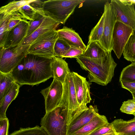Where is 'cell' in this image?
<instances>
[{"label":"cell","mask_w":135,"mask_h":135,"mask_svg":"<svg viewBox=\"0 0 135 135\" xmlns=\"http://www.w3.org/2000/svg\"><path fill=\"white\" fill-rule=\"evenodd\" d=\"M105 15L103 32L100 43L108 52H111L113 46V35L116 19L110 3L106 2L104 4Z\"/></svg>","instance_id":"cell-8"},{"label":"cell","mask_w":135,"mask_h":135,"mask_svg":"<svg viewBox=\"0 0 135 135\" xmlns=\"http://www.w3.org/2000/svg\"><path fill=\"white\" fill-rule=\"evenodd\" d=\"M46 17L37 13L34 20L30 21V24L26 37L30 35L39 27Z\"/></svg>","instance_id":"cell-31"},{"label":"cell","mask_w":135,"mask_h":135,"mask_svg":"<svg viewBox=\"0 0 135 135\" xmlns=\"http://www.w3.org/2000/svg\"><path fill=\"white\" fill-rule=\"evenodd\" d=\"M120 82L122 88L128 90L131 93L135 92V82L122 81Z\"/></svg>","instance_id":"cell-37"},{"label":"cell","mask_w":135,"mask_h":135,"mask_svg":"<svg viewBox=\"0 0 135 135\" xmlns=\"http://www.w3.org/2000/svg\"><path fill=\"white\" fill-rule=\"evenodd\" d=\"M71 46L61 38H58L54 47V55L56 57H62L70 48Z\"/></svg>","instance_id":"cell-29"},{"label":"cell","mask_w":135,"mask_h":135,"mask_svg":"<svg viewBox=\"0 0 135 135\" xmlns=\"http://www.w3.org/2000/svg\"><path fill=\"white\" fill-rule=\"evenodd\" d=\"M44 2L40 0H34L29 4L37 13L46 16L43 10Z\"/></svg>","instance_id":"cell-35"},{"label":"cell","mask_w":135,"mask_h":135,"mask_svg":"<svg viewBox=\"0 0 135 135\" xmlns=\"http://www.w3.org/2000/svg\"><path fill=\"white\" fill-rule=\"evenodd\" d=\"M109 52L97 41H92L88 44L82 56L93 59H99L106 56Z\"/></svg>","instance_id":"cell-21"},{"label":"cell","mask_w":135,"mask_h":135,"mask_svg":"<svg viewBox=\"0 0 135 135\" xmlns=\"http://www.w3.org/2000/svg\"><path fill=\"white\" fill-rule=\"evenodd\" d=\"M57 30L59 38H62L71 46L80 48L84 51L86 46L84 44L78 33L72 28L64 26Z\"/></svg>","instance_id":"cell-15"},{"label":"cell","mask_w":135,"mask_h":135,"mask_svg":"<svg viewBox=\"0 0 135 135\" xmlns=\"http://www.w3.org/2000/svg\"><path fill=\"white\" fill-rule=\"evenodd\" d=\"M105 116L99 114L71 135H88L95 129L108 123Z\"/></svg>","instance_id":"cell-19"},{"label":"cell","mask_w":135,"mask_h":135,"mask_svg":"<svg viewBox=\"0 0 135 135\" xmlns=\"http://www.w3.org/2000/svg\"><path fill=\"white\" fill-rule=\"evenodd\" d=\"M59 25L46 16L39 27L30 35L26 37L21 45H30L36 39L44 33L56 30Z\"/></svg>","instance_id":"cell-17"},{"label":"cell","mask_w":135,"mask_h":135,"mask_svg":"<svg viewBox=\"0 0 135 135\" xmlns=\"http://www.w3.org/2000/svg\"><path fill=\"white\" fill-rule=\"evenodd\" d=\"M34 0H22L19 1H14L7 4L1 7L0 8V16L4 17L8 16L23 6L29 4Z\"/></svg>","instance_id":"cell-23"},{"label":"cell","mask_w":135,"mask_h":135,"mask_svg":"<svg viewBox=\"0 0 135 135\" xmlns=\"http://www.w3.org/2000/svg\"><path fill=\"white\" fill-rule=\"evenodd\" d=\"M110 3L116 21L122 22L135 30V5H125L120 0H112Z\"/></svg>","instance_id":"cell-11"},{"label":"cell","mask_w":135,"mask_h":135,"mask_svg":"<svg viewBox=\"0 0 135 135\" xmlns=\"http://www.w3.org/2000/svg\"><path fill=\"white\" fill-rule=\"evenodd\" d=\"M30 45L5 48L0 52V72L10 73L28 53Z\"/></svg>","instance_id":"cell-7"},{"label":"cell","mask_w":135,"mask_h":135,"mask_svg":"<svg viewBox=\"0 0 135 135\" xmlns=\"http://www.w3.org/2000/svg\"><path fill=\"white\" fill-rule=\"evenodd\" d=\"M51 59L28 53L10 73L20 85L38 84L53 78Z\"/></svg>","instance_id":"cell-1"},{"label":"cell","mask_w":135,"mask_h":135,"mask_svg":"<svg viewBox=\"0 0 135 135\" xmlns=\"http://www.w3.org/2000/svg\"><path fill=\"white\" fill-rule=\"evenodd\" d=\"M133 29L123 23L116 21L114 25L113 35V46L112 50L119 59L123 53L125 46Z\"/></svg>","instance_id":"cell-9"},{"label":"cell","mask_w":135,"mask_h":135,"mask_svg":"<svg viewBox=\"0 0 135 135\" xmlns=\"http://www.w3.org/2000/svg\"><path fill=\"white\" fill-rule=\"evenodd\" d=\"M9 135H48L45 129L41 126H36L33 127L21 128Z\"/></svg>","instance_id":"cell-27"},{"label":"cell","mask_w":135,"mask_h":135,"mask_svg":"<svg viewBox=\"0 0 135 135\" xmlns=\"http://www.w3.org/2000/svg\"><path fill=\"white\" fill-rule=\"evenodd\" d=\"M72 73L77 101L80 106L88 107L86 104L91 100L90 90L91 82L77 73Z\"/></svg>","instance_id":"cell-13"},{"label":"cell","mask_w":135,"mask_h":135,"mask_svg":"<svg viewBox=\"0 0 135 135\" xmlns=\"http://www.w3.org/2000/svg\"><path fill=\"white\" fill-rule=\"evenodd\" d=\"M133 97V99L135 100V92L131 93Z\"/></svg>","instance_id":"cell-40"},{"label":"cell","mask_w":135,"mask_h":135,"mask_svg":"<svg viewBox=\"0 0 135 135\" xmlns=\"http://www.w3.org/2000/svg\"><path fill=\"white\" fill-rule=\"evenodd\" d=\"M111 123L116 134L135 135V116L133 119L128 120L117 119Z\"/></svg>","instance_id":"cell-18"},{"label":"cell","mask_w":135,"mask_h":135,"mask_svg":"<svg viewBox=\"0 0 135 135\" xmlns=\"http://www.w3.org/2000/svg\"><path fill=\"white\" fill-rule=\"evenodd\" d=\"M120 110L122 113L135 116V100L132 99L124 102Z\"/></svg>","instance_id":"cell-32"},{"label":"cell","mask_w":135,"mask_h":135,"mask_svg":"<svg viewBox=\"0 0 135 135\" xmlns=\"http://www.w3.org/2000/svg\"><path fill=\"white\" fill-rule=\"evenodd\" d=\"M62 97L59 105L68 109V126L74 119L88 109L80 106L77 100L72 72L66 76L63 83Z\"/></svg>","instance_id":"cell-5"},{"label":"cell","mask_w":135,"mask_h":135,"mask_svg":"<svg viewBox=\"0 0 135 135\" xmlns=\"http://www.w3.org/2000/svg\"><path fill=\"white\" fill-rule=\"evenodd\" d=\"M59 38L56 30L45 33L36 39L30 45L29 54L51 59L54 56V47Z\"/></svg>","instance_id":"cell-6"},{"label":"cell","mask_w":135,"mask_h":135,"mask_svg":"<svg viewBox=\"0 0 135 135\" xmlns=\"http://www.w3.org/2000/svg\"><path fill=\"white\" fill-rule=\"evenodd\" d=\"M84 52L83 49L73 46H71L70 48L61 57L75 58L82 55Z\"/></svg>","instance_id":"cell-33"},{"label":"cell","mask_w":135,"mask_h":135,"mask_svg":"<svg viewBox=\"0 0 135 135\" xmlns=\"http://www.w3.org/2000/svg\"><path fill=\"white\" fill-rule=\"evenodd\" d=\"M119 81L135 82V62H132L123 69L120 76Z\"/></svg>","instance_id":"cell-28"},{"label":"cell","mask_w":135,"mask_h":135,"mask_svg":"<svg viewBox=\"0 0 135 135\" xmlns=\"http://www.w3.org/2000/svg\"><path fill=\"white\" fill-rule=\"evenodd\" d=\"M20 87V85L15 82L0 102V119L7 118L6 113L7 109L11 102L17 97Z\"/></svg>","instance_id":"cell-20"},{"label":"cell","mask_w":135,"mask_h":135,"mask_svg":"<svg viewBox=\"0 0 135 135\" xmlns=\"http://www.w3.org/2000/svg\"><path fill=\"white\" fill-rule=\"evenodd\" d=\"M24 19H26L17 11L6 17L0 16V26L5 28L6 32L9 31Z\"/></svg>","instance_id":"cell-22"},{"label":"cell","mask_w":135,"mask_h":135,"mask_svg":"<svg viewBox=\"0 0 135 135\" xmlns=\"http://www.w3.org/2000/svg\"><path fill=\"white\" fill-rule=\"evenodd\" d=\"M30 24V21L24 19L7 31L2 45L0 48H7L21 45L26 37Z\"/></svg>","instance_id":"cell-12"},{"label":"cell","mask_w":135,"mask_h":135,"mask_svg":"<svg viewBox=\"0 0 135 135\" xmlns=\"http://www.w3.org/2000/svg\"><path fill=\"white\" fill-rule=\"evenodd\" d=\"M114 131L111 123H108L95 129L88 135H103Z\"/></svg>","instance_id":"cell-34"},{"label":"cell","mask_w":135,"mask_h":135,"mask_svg":"<svg viewBox=\"0 0 135 135\" xmlns=\"http://www.w3.org/2000/svg\"><path fill=\"white\" fill-rule=\"evenodd\" d=\"M68 109L58 105L46 113L40 124L48 135H67Z\"/></svg>","instance_id":"cell-4"},{"label":"cell","mask_w":135,"mask_h":135,"mask_svg":"<svg viewBox=\"0 0 135 135\" xmlns=\"http://www.w3.org/2000/svg\"><path fill=\"white\" fill-rule=\"evenodd\" d=\"M105 18V13L103 12L97 23L92 29L90 32L88 44L94 41L100 42L103 32Z\"/></svg>","instance_id":"cell-26"},{"label":"cell","mask_w":135,"mask_h":135,"mask_svg":"<svg viewBox=\"0 0 135 135\" xmlns=\"http://www.w3.org/2000/svg\"><path fill=\"white\" fill-rule=\"evenodd\" d=\"M15 82L10 73L0 72V102Z\"/></svg>","instance_id":"cell-24"},{"label":"cell","mask_w":135,"mask_h":135,"mask_svg":"<svg viewBox=\"0 0 135 135\" xmlns=\"http://www.w3.org/2000/svg\"><path fill=\"white\" fill-rule=\"evenodd\" d=\"M50 65L53 78L63 84L71 72L68 63L62 58L54 56L51 59Z\"/></svg>","instance_id":"cell-16"},{"label":"cell","mask_w":135,"mask_h":135,"mask_svg":"<svg viewBox=\"0 0 135 135\" xmlns=\"http://www.w3.org/2000/svg\"><path fill=\"white\" fill-rule=\"evenodd\" d=\"M9 125L7 118L0 119V135H8Z\"/></svg>","instance_id":"cell-36"},{"label":"cell","mask_w":135,"mask_h":135,"mask_svg":"<svg viewBox=\"0 0 135 135\" xmlns=\"http://www.w3.org/2000/svg\"><path fill=\"white\" fill-rule=\"evenodd\" d=\"M117 135V134H115V135Z\"/></svg>","instance_id":"cell-41"},{"label":"cell","mask_w":135,"mask_h":135,"mask_svg":"<svg viewBox=\"0 0 135 135\" xmlns=\"http://www.w3.org/2000/svg\"><path fill=\"white\" fill-rule=\"evenodd\" d=\"M82 0H49L44 2L45 15L59 24H64Z\"/></svg>","instance_id":"cell-3"},{"label":"cell","mask_w":135,"mask_h":135,"mask_svg":"<svg viewBox=\"0 0 135 135\" xmlns=\"http://www.w3.org/2000/svg\"><path fill=\"white\" fill-rule=\"evenodd\" d=\"M116 134L114 131H113L109 132L106 134L103 135H114Z\"/></svg>","instance_id":"cell-39"},{"label":"cell","mask_w":135,"mask_h":135,"mask_svg":"<svg viewBox=\"0 0 135 135\" xmlns=\"http://www.w3.org/2000/svg\"><path fill=\"white\" fill-rule=\"evenodd\" d=\"M18 11L26 19L29 21L34 20L37 13L36 11L29 4L23 6Z\"/></svg>","instance_id":"cell-30"},{"label":"cell","mask_w":135,"mask_h":135,"mask_svg":"<svg viewBox=\"0 0 135 135\" xmlns=\"http://www.w3.org/2000/svg\"><path fill=\"white\" fill-rule=\"evenodd\" d=\"M98 114L97 105H90L88 109L73 120L68 126L67 135H71L80 129Z\"/></svg>","instance_id":"cell-14"},{"label":"cell","mask_w":135,"mask_h":135,"mask_svg":"<svg viewBox=\"0 0 135 135\" xmlns=\"http://www.w3.org/2000/svg\"><path fill=\"white\" fill-rule=\"evenodd\" d=\"M63 90L62 84L55 78L49 87L40 92L44 98L46 113L53 109L59 105Z\"/></svg>","instance_id":"cell-10"},{"label":"cell","mask_w":135,"mask_h":135,"mask_svg":"<svg viewBox=\"0 0 135 135\" xmlns=\"http://www.w3.org/2000/svg\"><path fill=\"white\" fill-rule=\"evenodd\" d=\"M124 57L127 60L135 62V30L130 36L124 49Z\"/></svg>","instance_id":"cell-25"},{"label":"cell","mask_w":135,"mask_h":135,"mask_svg":"<svg viewBox=\"0 0 135 135\" xmlns=\"http://www.w3.org/2000/svg\"><path fill=\"white\" fill-rule=\"evenodd\" d=\"M76 59L81 68L88 71L89 82L106 86L111 81L117 65L111 52L101 58L93 59L80 56Z\"/></svg>","instance_id":"cell-2"},{"label":"cell","mask_w":135,"mask_h":135,"mask_svg":"<svg viewBox=\"0 0 135 135\" xmlns=\"http://www.w3.org/2000/svg\"><path fill=\"white\" fill-rule=\"evenodd\" d=\"M125 5H135V0H120Z\"/></svg>","instance_id":"cell-38"}]
</instances>
